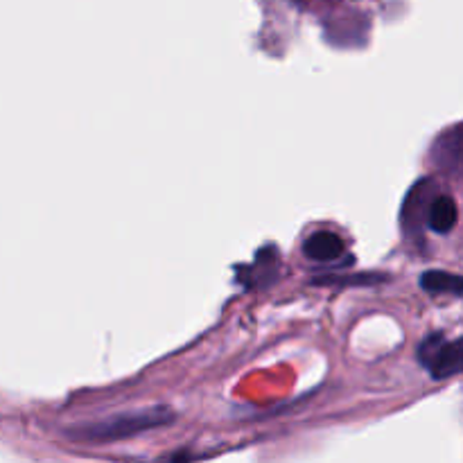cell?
I'll use <instances>...</instances> for the list:
<instances>
[{
    "instance_id": "cell-1",
    "label": "cell",
    "mask_w": 463,
    "mask_h": 463,
    "mask_svg": "<svg viewBox=\"0 0 463 463\" xmlns=\"http://www.w3.org/2000/svg\"><path fill=\"white\" fill-rule=\"evenodd\" d=\"M175 414L165 407H152L143 411H129V414L113 416V419L98 420V423L84 425V428L71 430V437L84 439V441H118V439H129L147 430L163 428L172 423Z\"/></svg>"
},
{
    "instance_id": "cell-2",
    "label": "cell",
    "mask_w": 463,
    "mask_h": 463,
    "mask_svg": "<svg viewBox=\"0 0 463 463\" xmlns=\"http://www.w3.org/2000/svg\"><path fill=\"white\" fill-rule=\"evenodd\" d=\"M419 362L434 380H446L463 373V337L446 342L441 333H434L420 344Z\"/></svg>"
},
{
    "instance_id": "cell-3",
    "label": "cell",
    "mask_w": 463,
    "mask_h": 463,
    "mask_svg": "<svg viewBox=\"0 0 463 463\" xmlns=\"http://www.w3.org/2000/svg\"><path fill=\"white\" fill-rule=\"evenodd\" d=\"M432 161L446 175L463 176V122L446 129L434 140Z\"/></svg>"
},
{
    "instance_id": "cell-4",
    "label": "cell",
    "mask_w": 463,
    "mask_h": 463,
    "mask_svg": "<svg viewBox=\"0 0 463 463\" xmlns=\"http://www.w3.org/2000/svg\"><path fill=\"white\" fill-rule=\"evenodd\" d=\"M346 247H344V240L339 238L333 231H315L312 235H307V240L303 242V253H306L310 260L317 262H333L339 260L344 256Z\"/></svg>"
},
{
    "instance_id": "cell-5",
    "label": "cell",
    "mask_w": 463,
    "mask_h": 463,
    "mask_svg": "<svg viewBox=\"0 0 463 463\" xmlns=\"http://www.w3.org/2000/svg\"><path fill=\"white\" fill-rule=\"evenodd\" d=\"M459 220V211H457V203L450 194H439L430 202L428 206V226L434 233H450L457 226Z\"/></svg>"
},
{
    "instance_id": "cell-6",
    "label": "cell",
    "mask_w": 463,
    "mask_h": 463,
    "mask_svg": "<svg viewBox=\"0 0 463 463\" xmlns=\"http://www.w3.org/2000/svg\"><path fill=\"white\" fill-rule=\"evenodd\" d=\"M420 288L428 294H450V297H463V276L448 274V271H425L420 276Z\"/></svg>"
}]
</instances>
